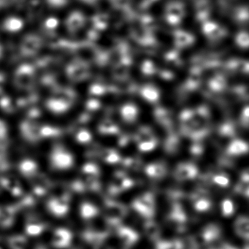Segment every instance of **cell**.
Instances as JSON below:
<instances>
[{
    "label": "cell",
    "mask_w": 249,
    "mask_h": 249,
    "mask_svg": "<svg viewBox=\"0 0 249 249\" xmlns=\"http://www.w3.org/2000/svg\"><path fill=\"white\" fill-rule=\"evenodd\" d=\"M91 139V135L88 132H81L79 135V140L81 142H87V141H89V140Z\"/></svg>",
    "instance_id": "35"
},
{
    "label": "cell",
    "mask_w": 249,
    "mask_h": 249,
    "mask_svg": "<svg viewBox=\"0 0 249 249\" xmlns=\"http://www.w3.org/2000/svg\"><path fill=\"white\" fill-rule=\"evenodd\" d=\"M173 42L178 49H187L195 43V37L189 32L176 30L173 32Z\"/></svg>",
    "instance_id": "5"
},
{
    "label": "cell",
    "mask_w": 249,
    "mask_h": 249,
    "mask_svg": "<svg viewBox=\"0 0 249 249\" xmlns=\"http://www.w3.org/2000/svg\"><path fill=\"white\" fill-rule=\"evenodd\" d=\"M208 87L214 92H221L225 89L226 87H227L226 78L221 75H215L210 80Z\"/></svg>",
    "instance_id": "15"
},
{
    "label": "cell",
    "mask_w": 249,
    "mask_h": 249,
    "mask_svg": "<svg viewBox=\"0 0 249 249\" xmlns=\"http://www.w3.org/2000/svg\"><path fill=\"white\" fill-rule=\"evenodd\" d=\"M213 181L218 184V186H224V187L228 186L230 183L228 178L227 176H223V175H216L214 176Z\"/></svg>",
    "instance_id": "30"
},
{
    "label": "cell",
    "mask_w": 249,
    "mask_h": 249,
    "mask_svg": "<svg viewBox=\"0 0 249 249\" xmlns=\"http://www.w3.org/2000/svg\"><path fill=\"white\" fill-rule=\"evenodd\" d=\"M179 141L177 137L173 135H170V136L166 140L164 143V148L166 151L169 154H174L175 152L178 150Z\"/></svg>",
    "instance_id": "22"
},
{
    "label": "cell",
    "mask_w": 249,
    "mask_h": 249,
    "mask_svg": "<svg viewBox=\"0 0 249 249\" xmlns=\"http://www.w3.org/2000/svg\"><path fill=\"white\" fill-rule=\"evenodd\" d=\"M142 71L145 75H152L156 72L155 65L150 61L143 62L142 65Z\"/></svg>",
    "instance_id": "29"
},
{
    "label": "cell",
    "mask_w": 249,
    "mask_h": 249,
    "mask_svg": "<svg viewBox=\"0 0 249 249\" xmlns=\"http://www.w3.org/2000/svg\"><path fill=\"white\" fill-rule=\"evenodd\" d=\"M84 170H85V172H87V173H91V174L94 175V176H97L99 173V169L97 166L92 164L86 165L85 167H84Z\"/></svg>",
    "instance_id": "32"
},
{
    "label": "cell",
    "mask_w": 249,
    "mask_h": 249,
    "mask_svg": "<svg viewBox=\"0 0 249 249\" xmlns=\"http://www.w3.org/2000/svg\"><path fill=\"white\" fill-rule=\"evenodd\" d=\"M211 5L208 3V1H200L196 5V17L198 20L202 21V23L207 21L211 14Z\"/></svg>",
    "instance_id": "16"
},
{
    "label": "cell",
    "mask_w": 249,
    "mask_h": 249,
    "mask_svg": "<svg viewBox=\"0 0 249 249\" xmlns=\"http://www.w3.org/2000/svg\"><path fill=\"white\" fill-rule=\"evenodd\" d=\"M145 231L147 236L152 240L158 238L160 235V227L154 221H148L145 224Z\"/></svg>",
    "instance_id": "19"
},
{
    "label": "cell",
    "mask_w": 249,
    "mask_h": 249,
    "mask_svg": "<svg viewBox=\"0 0 249 249\" xmlns=\"http://www.w3.org/2000/svg\"><path fill=\"white\" fill-rule=\"evenodd\" d=\"M103 157L105 161L109 164H116L121 160L119 153L114 149H110V148H107L103 151Z\"/></svg>",
    "instance_id": "21"
},
{
    "label": "cell",
    "mask_w": 249,
    "mask_h": 249,
    "mask_svg": "<svg viewBox=\"0 0 249 249\" xmlns=\"http://www.w3.org/2000/svg\"><path fill=\"white\" fill-rule=\"evenodd\" d=\"M186 16L184 4L178 0L168 2L164 8V18L166 22L171 26L180 24Z\"/></svg>",
    "instance_id": "1"
},
{
    "label": "cell",
    "mask_w": 249,
    "mask_h": 249,
    "mask_svg": "<svg viewBox=\"0 0 249 249\" xmlns=\"http://www.w3.org/2000/svg\"><path fill=\"white\" fill-rule=\"evenodd\" d=\"M154 117L160 124L170 129L171 127L172 119L170 112L162 107H157L154 110Z\"/></svg>",
    "instance_id": "11"
},
{
    "label": "cell",
    "mask_w": 249,
    "mask_h": 249,
    "mask_svg": "<svg viewBox=\"0 0 249 249\" xmlns=\"http://www.w3.org/2000/svg\"><path fill=\"white\" fill-rule=\"evenodd\" d=\"M99 129L103 135H116L119 132L117 125L110 119H106L102 122Z\"/></svg>",
    "instance_id": "18"
},
{
    "label": "cell",
    "mask_w": 249,
    "mask_h": 249,
    "mask_svg": "<svg viewBox=\"0 0 249 249\" xmlns=\"http://www.w3.org/2000/svg\"><path fill=\"white\" fill-rule=\"evenodd\" d=\"M123 164L125 167H128V168H136L139 163L137 160H133V159H126L124 161Z\"/></svg>",
    "instance_id": "31"
},
{
    "label": "cell",
    "mask_w": 249,
    "mask_h": 249,
    "mask_svg": "<svg viewBox=\"0 0 249 249\" xmlns=\"http://www.w3.org/2000/svg\"><path fill=\"white\" fill-rule=\"evenodd\" d=\"M218 132L221 136L226 137V138H232L235 134V129H234V125L231 122H227L220 126Z\"/></svg>",
    "instance_id": "24"
},
{
    "label": "cell",
    "mask_w": 249,
    "mask_h": 249,
    "mask_svg": "<svg viewBox=\"0 0 249 249\" xmlns=\"http://www.w3.org/2000/svg\"><path fill=\"white\" fill-rule=\"evenodd\" d=\"M157 141H147V142H141L138 143V148L140 151L147 152V151H152L157 147Z\"/></svg>",
    "instance_id": "28"
},
{
    "label": "cell",
    "mask_w": 249,
    "mask_h": 249,
    "mask_svg": "<svg viewBox=\"0 0 249 249\" xmlns=\"http://www.w3.org/2000/svg\"><path fill=\"white\" fill-rule=\"evenodd\" d=\"M132 207L142 216L152 217L154 213V197L150 193L145 194L134 200Z\"/></svg>",
    "instance_id": "4"
},
{
    "label": "cell",
    "mask_w": 249,
    "mask_h": 249,
    "mask_svg": "<svg viewBox=\"0 0 249 249\" xmlns=\"http://www.w3.org/2000/svg\"><path fill=\"white\" fill-rule=\"evenodd\" d=\"M127 213V209L123 204L108 201L106 204V215L109 225L118 226Z\"/></svg>",
    "instance_id": "2"
},
{
    "label": "cell",
    "mask_w": 249,
    "mask_h": 249,
    "mask_svg": "<svg viewBox=\"0 0 249 249\" xmlns=\"http://www.w3.org/2000/svg\"><path fill=\"white\" fill-rule=\"evenodd\" d=\"M84 2H87V3L94 4L97 3L100 0H83Z\"/></svg>",
    "instance_id": "39"
},
{
    "label": "cell",
    "mask_w": 249,
    "mask_h": 249,
    "mask_svg": "<svg viewBox=\"0 0 249 249\" xmlns=\"http://www.w3.org/2000/svg\"><path fill=\"white\" fill-rule=\"evenodd\" d=\"M118 234H119L121 240H122V241L126 246H130L138 239V233L135 232L133 230L129 227H119Z\"/></svg>",
    "instance_id": "9"
},
{
    "label": "cell",
    "mask_w": 249,
    "mask_h": 249,
    "mask_svg": "<svg viewBox=\"0 0 249 249\" xmlns=\"http://www.w3.org/2000/svg\"><path fill=\"white\" fill-rule=\"evenodd\" d=\"M236 232L240 237L248 240L249 238V221L246 216H240L234 223Z\"/></svg>",
    "instance_id": "13"
},
{
    "label": "cell",
    "mask_w": 249,
    "mask_h": 249,
    "mask_svg": "<svg viewBox=\"0 0 249 249\" xmlns=\"http://www.w3.org/2000/svg\"><path fill=\"white\" fill-rule=\"evenodd\" d=\"M249 173H248V171H246L242 175L241 181L245 182V183H249Z\"/></svg>",
    "instance_id": "37"
},
{
    "label": "cell",
    "mask_w": 249,
    "mask_h": 249,
    "mask_svg": "<svg viewBox=\"0 0 249 249\" xmlns=\"http://www.w3.org/2000/svg\"><path fill=\"white\" fill-rule=\"evenodd\" d=\"M234 43L236 46L243 50H246L249 47V35L247 32H239L234 37Z\"/></svg>",
    "instance_id": "20"
},
{
    "label": "cell",
    "mask_w": 249,
    "mask_h": 249,
    "mask_svg": "<svg viewBox=\"0 0 249 249\" xmlns=\"http://www.w3.org/2000/svg\"><path fill=\"white\" fill-rule=\"evenodd\" d=\"M192 200H193L195 210L199 212H204V211H208L211 208V201L205 196H198L197 194H195L192 196Z\"/></svg>",
    "instance_id": "17"
},
{
    "label": "cell",
    "mask_w": 249,
    "mask_h": 249,
    "mask_svg": "<svg viewBox=\"0 0 249 249\" xmlns=\"http://www.w3.org/2000/svg\"><path fill=\"white\" fill-rule=\"evenodd\" d=\"M145 173L149 177L154 178H160L163 176H165L167 173L166 167L162 164L160 163H153V164H148L145 167Z\"/></svg>",
    "instance_id": "12"
},
{
    "label": "cell",
    "mask_w": 249,
    "mask_h": 249,
    "mask_svg": "<svg viewBox=\"0 0 249 249\" xmlns=\"http://www.w3.org/2000/svg\"><path fill=\"white\" fill-rule=\"evenodd\" d=\"M141 95L142 98L149 103H154L158 101L160 92L158 89L152 84H146L141 89Z\"/></svg>",
    "instance_id": "7"
},
{
    "label": "cell",
    "mask_w": 249,
    "mask_h": 249,
    "mask_svg": "<svg viewBox=\"0 0 249 249\" xmlns=\"http://www.w3.org/2000/svg\"><path fill=\"white\" fill-rule=\"evenodd\" d=\"M98 213V210L91 204H84L82 208V215L84 218H91Z\"/></svg>",
    "instance_id": "25"
},
{
    "label": "cell",
    "mask_w": 249,
    "mask_h": 249,
    "mask_svg": "<svg viewBox=\"0 0 249 249\" xmlns=\"http://www.w3.org/2000/svg\"><path fill=\"white\" fill-rule=\"evenodd\" d=\"M128 141H129V138H128V137H122V138H120V140H119V145H120L121 146H124V145H125L126 143H127Z\"/></svg>",
    "instance_id": "36"
},
{
    "label": "cell",
    "mask_w": 249,
    "mask_h": 249,
    "mask_svg": "<svg viewBox=\"0 0 249 249\" xmlns=\"http://www.w3.org/2000/svg\"><path fill=\"white\" fill-rule=\"evenodd\" d=\"M121 115L122 119L128 123H132L136 120L138 116V109L132 103H126L121 108Z\"/></svg>",
    "instance_id": "8"
},
{
    "label": "cell",
    "mask_w": 249,
    "mask_h": 249,
    "mask_svg": "<svg viewBox=\"0 0 249 249\" xmlns=\"http://www.w3.org/2000/svg\"><path fill=\"white\" fill-rule=\"evenodd\" d=\"M135 139L138 143L147 141H157L152 129L147 126H142L138 129V132L135 134Z\"/></svg>",
    "instance_id": "14"
},
{
    "label": "cell",
    "mask_w": 249,
    "mask_h": 249,
    "mask_svg": "<svg viewBox=\"0 0 249 249\" xmlns=\"http://www.w3.org/2000/svg\"><path fill=\"white\" fill-rule=\"evenodd\" d=\"M113 8L117 10H125L130 5L132 0H110Z\"/></svg>",
    "instance_id": "27"
},
{
    "label": "cell",
    "mask_w": 249,
    "mask_h": 249,
    "mask_svg": "<svg viewBox=\"0 0 249 249\" xmlns=\"http://www.w3.org/2000/svg\"><path fill=\"white\" fill-rule=\"evenodd\" d=\"M202 33L210 41L213 42L219 41L227 36L226 28L221 24L210 20L202 23Z\"/></svg>",
    "instance_id": "3"
},
{
    "label": "cell",
    "mask_w": 249,
    "mask_h": 249,
    "mask_svg": "<svg viewBox=\"0 0 249 249\" xmlns=\"http://www.w3.org/2000/svg\"><path fill=\"white\" fill-rule=\"evenodd\" d=\"M198 174L197 167L192 163H181L175 170L174 176L177 180H186L193 179Z\"/></svg>",
    "instance_id": "6"
},
{
    "label": "cell",
    "mask_w": 249,
    "mask_h": 249,
    "mask_svg": "<svg viewBox=\"0 0 249 249\" xmlns=\"http://www.w3.org/2000/svg\"><path fill=\"white\" fill-rule=\"evenodd\" d=\"M202 151H203V145L200 143L195 144L191 148V152L195 155H199L202 154Z\"/></svg>",
    "instance_id": "34"
},
{
    "label": "cell",
    "mask_w": 249,
    "mask_h": 249,
    "mask_svg": "<svg viewBox=\"0 0 249 249\" xmlns=\"http://www.w3.org/2000/svg\"><path fill=\"white\" fill-rule=\"evenodd\" d=\"M249 107L246 106L243 110V113H242L241 121L242 124L246 127L248 126V124H249Z\"/></svg>",
    "instance_id": "33"
},
{
    "label": "cell",
    "mask_w": 249,
    "mask_h": 249,
    "mask_svg": "<svg viewBox=\"0 0 249 249\" xmlns=\"http://www.w3.org/2000/svg\"><path fill=\"white\" fill-rule=\"evenodd\" d=\"M249 151L248 144L241 140H234L227 147V154L230 155H240L246 154Z\"/></svg>",
    "instance_id": "10"
},
{
    "label": "cell",
    "mask_w": 249,
    "mask_h": 249,
    "mask_svg": "<svg viewBox=\"0 0 249 249\" xmlns=\"http://www.w3.org/2000/svg\"><path fill=\"white\" fill-rule=\"evenodd\" d=\"M157 0H142V3L144 5H151L153 2H155Z\"/></svg>",
    "instance_id": "38"
},
{
    "label": "cell",
    "mask_w": 249,
    "mask_h": 249,
    "mask_svg": "<svg viewBox=\"0 0 249 249\" xmlns=\"http://www.w3.org/2000/svg\"><path fill=\"white\" fill-rule=\"evenodd\" d=\"M234 18L239 24H246L249 19V13L247 7H241L234 11Z\"/></svg>",
    "instance_id": "23"
},
{
    "label": "cell",
    "mask_w": 249,
    "mask_h": 249,
    "mask_svg": "<svg viewBox=\"0 0 249 249\" xmlns=\"http://www.w3.org/2000/svg\"><path fill=\"white\" fill-rule=\"evenodd\" d=\"M221 208L223 215L226 217L232 215L234 211V204L230 199H224L221 203Z\"/></svg>",
    "instance_id": "26"
}]
</instances>
